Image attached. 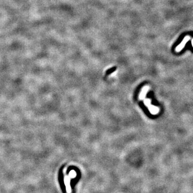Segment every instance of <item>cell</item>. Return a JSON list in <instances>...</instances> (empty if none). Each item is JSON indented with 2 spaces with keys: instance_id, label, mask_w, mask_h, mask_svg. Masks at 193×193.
<instances>
[{
  "instance_id": "1",
  "label": "cell",
  "mask_w": 193,
  "mask_h": 193,
  "mask_svg": "<svg viewBox=\"0 0 193 193\" xmlns=\"http://www.w3.org/2000/svg\"><path fill=\"white\" fill-rule=\"evenodd\" d=\"M190 39H191V37L189 36H188V35L186 36L184 38V39H183L182 42L177 46V47H176L175 51L178 52H180L181 50L184 48L185 46L186 45V44H187V42L189 40H190Z\"/></svg>"
},
{
  "instance_id": "2",
  "label": "cell",
  "mask_w": 193,
  "mask_h": 193,
  "mask_svg": "<svg viewBox=\"0 0 193 193\" xmlns=\"http://www.w3.org/2000/svg\"><path fill=\"white\" fill-rule=\"evenodd\" d=\"M150 101H151L149 99L146 100L145 101V104L149 106V109H150V110L151 113H152V114H157V113H158L159 111V108L157 107H155V106H154L151 105L150 104Z\"/></svg>"
},
{
  "instance_id": "3",
  "label": "cell",
  "mask_w": 193,
  "mask_h": 193,
  "mask_svg": "<svg viewBox=\"0 0 193 193\" xmlns=\"http://www.w3.org/2000/svg\"><path fill=\"white\" fill-rule=\"evenodd\" d=\"M147 91H148V88L147 87L144 88V89L143 90V91H142L141 94V95H140L141 99H142V98H143L144 97L145 95L146 94V92H147Z\"/></svg>"
}]
</instances>
